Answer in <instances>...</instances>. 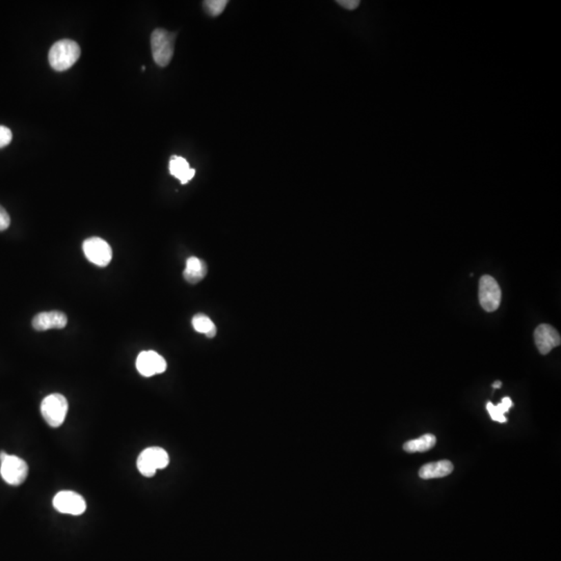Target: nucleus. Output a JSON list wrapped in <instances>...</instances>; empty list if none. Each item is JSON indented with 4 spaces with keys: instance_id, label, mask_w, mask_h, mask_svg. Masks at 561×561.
Here are the masks:
<instances>
[{
    "instance_id": "22",
    "label": "nucleus",
    "mask_w": 561,
    "mask_h": 561,
    "mask_svg": "<svg viewBox=\"0 0 561 561\" xmlns=\"http://www.w3.org/2000/svg\"><path fill=\"white\" fill-rule=\"evenodd\" d=\"M501 386H502V383L499 382V380H497V382H495L494 384H493V388L494 389L500 388Z\"/></svg>"
},
{
    "instance_id": "1",
    "label": "nucleus",
    "mask_w": 561,
    "mask_h": 561,
    "mask_svg": "<svg viewBox=\"0 0 561 561\" xmlns=\"http://www.w3.org/2000/svg\"><path fill=\"white\" fill-rule=\"evenodd\" d=\"M80 45L71 40H61L55 43L49 51L48 59L55 71L70 69L80 57Z\"/></svg>"
},
{
    "instance_id": "10",
    "label": "nucleus",
    "mask_w": 561,
    "mask_h": 561,
    "mask_svg": "<svg viewBox=\"0 0 561 561\" xmlns=\"http://www.w3.org/2000/svg\"><path fill=\"white\" fill-rule=\"evenodd\" d=\"M534 341L542 355H548L561 343L560 335L550 324H542L534 331Z\"/></svg>"
},
{
    "instance_id": "20",
    "label": "nucleus",
    "mask_w": 561,
    "mask_h": 561,
    "mask_svg": "<svg viewBox=\"0 0 561 561\" xmlns=\"http://www.w3.org/2000/svg\"><path fill=\"white\" fill-rule=\"evenodd\" d=\"M10 223H11V219H10L9 213L3 206H0V231L7 230L10 227Z\"/></svg>"
},
{
    "instance_id": "21",
    "label": "nucleus",
    "mask_w": 561,
    "mask_h": 561,
    "mask_svg": "<svg viewBox=\"0 0 561 561\" xmlns=\"http://www.w3.org/2000/svg\"><path fill=\"white\" fill-rule=\"evenodd\" d=\"M337 3H338L340 7L344 8V9L353 11V10L359 7L360 1L359 0H339V1H337Z\"/></svg>"
},
{
    "instance_id": "13",
    "label": "nucleus",
    "mask_w": 561,
    "mask_h": 561,
    "mask_svg": "<svg viewBox=\"0 0 561 561\" xmlns=\"http://www.w3.org/2000/svg\"><path fill=\"white\" fill-rule=\"evenodd\" d=\"M169 173L180 180L181 184H186L194 178L196 169H190V163L181 156H173L169 160Z\"/></svg>"
},
{
    "instance_id": "6",
    "label": "nucleus",
    "mask_w": 561,
    "mask_h": 561,
    "mask_svg": "<svg viewBox=\"0 0 561 561\" xmlns=\"http://www.w3.org/2000/svg\"><path fill=\"white\" fill-rule=\"evenodd\" d=\"M82 250L86 259L99 267L107 266L113 259L111 246L100 237H91L84 240Z\"/></svg>"
},
{
    "instance_id": "8",
    "label": "nucleus",
    "mask_w": 561,
    "mask_h": 561,
    "mask_svg": "<svg viewBox=\"0 0 561 561\" xmlns=\"http://www.w3.org/2000/svg\"><path fill=\"white\" fill-rule=\"evenodd\" d=\"M53 506L59 513L65 515H80L86 511V503L84 497L72 490H62L53 498Z\"/></svg>"
},
{
    "instance_id": "18",
    "label": "nucleus",
    "mask_w": 561,
    "mask_h": 561,
    "mask_svg": "<svg viewBox=\"0 0 561 561\" xmlns=\"http://www.w3.org/2000/svg\"><path fill=\"white\" fill-rule=\"evenodd\" d=\"M228 3H229L228 0H207L203 5L209 15L217 17L225 11Z\"/></svg>"
},
{
    "instance_id": "9",
    "label": "nucleus",
    "mask_w": 561,
    "mask_h": 561,
    "mask_svg": "<svg viewBox=\"0 0 561 561\" xmlns=\"http://www.w3.org/2000/svg\"><path fill=\"white\" fill-rule=\"evenodd\" d=\"M136 369L142 376L150 378L163 374L167 370V362L155 351H142L136 359Z\"/></svg>"
},
{
    "instance_id": "16",
    "label": "nucleus",
    "mask_w": 561,
    "mask_h": 561,
    "mask_svg": "<svg viewBox=\"0 0 561 561\" xmlns=\"http://www.w3.org/2000/svg\"><path fill=\"white\" fill-rule=\"evenodd\" d=\"M192 327L196 332L206 335L208 338H214L217 335V327L205 314L199 313L194 315L192 318Z\"/></svg>"
},
{
    "instance_id": "2",
    "label": "nucleus",
    "mask_w": 561,
    "mask_h": 561,
    "mask_svg": "<svg viewBox=\"0 0 561 561\" xmlns=\"http://www.w3.org/2000/svg\"><path fill=\"white\" fill-rule=\"evenodd\" d=\"M175 34L163 28H157L151 35L153 59L159 67H167L174 55Z\"/></svg>"
},
{
    "instance_id": "19",
    "label": "nucleus",
    "mask_w": 561,
    "mask_h": 561,
    "mask_svg": "<svg viewBox=\"0 0 561 561\" xmlns=\"http://www.w3.org/2000/svg\"><path fill=\"white\" fill-rule=\"evenodd\" d=\"M13 134L6 126H0V148L8 146L12 142Z\"/></svg>"
},
{
    "instance_id": "7",
    "label": "nucleus",
    "mask_w": 561,
    "mask_h": 561,
    "mask_svg": "<svg viewBox=\"0 0 561 561\" xmlns=\"http://www.w3.org/2000/svg\"><path fill=\"white\" fill-rule=\"evenodd\" d=\"M479 303L486 312H494L501 303V289L494 277L484 275L479 281Z\"/></svg>"
},
{
    "instance_id": "4",
    "label": "nucleus",
    "mask_w": 561,
    "mask_h": 561,
    "mask_svg": "<svg viewBox=\"0 0 561 561\" xmlns=\"http://www.w3.org/2000/svg\"><path fill=\"white\" fill-rule=\"evenodd\" d=\"M68 409L67 399L62 394L48 395L41 405L43 418L51 427H59L65 422Z\"/></svg>"
},
{
    "instance_id": "5",
    "label": "nucleus",
    "mask_w": 561,
    "mask_h": 561,
    "mask_svg": "<svg viewBox=\"0 0 561 561\" xmlns=\"http://www.w3.org/2000/svg\"><path fill=\"white\" fill-rule=\"evenodd\" d=\"M169 463V454L160 447L145 449L138 459V469L142 475L152 477L157 470L165 469Z\"/></svg>"
},
{
    "instance_id": "3",
    "label": "nucleus",
    "mask_w": 561,
    "mask_h": 561,
    "mask_svg": "<svg viewBox=\"0 0 561 561\" xmlns=\"http://www.w3.org/2000/svg\"><path fill=\"white\" fill-rule=\"evenodd\" d=\"M0 474L3 479L11 486H20L28 475V466L26 461L6 452L0 453Z\"/></svg>"
},
{
    "instance_id": "17",
    "label": "nucleus",
    "mask_w": 561,
    "mask_h": 561,
    "mask_svg": "<svg viewBox=\"0 0 561 561\" xmlns=\"http://www.w3.org/2000/svg\"><path fill=\"white\" fill-rule=\"evenodd\" d=\"M513 407V403L509 397H504L502 399V403L499 405H494L492 403H488L486 409L490 413V418L494 421L500 422V423H505L507 421L506 417L504 414L509 411V409Z\"/></svg>"
},
{
    "instance_id": "14",
    "label": "nucleus",
    "mask_w": 561,
    "mask_h": 561,
    "mask_svg": "<svg viewBox=\"0 0 561 561\" xmlns=\"http://www.w3.org/2000/svg\"><path fill=\"white\" fill-rule=\"evenodd\" d=\"M453 468L454 467H453L452 463L449 461L426 463L420 469L419 476L422 479L445 477L452 473Z\"/></svg>"
},
{
    "instance_id": "15",
    "label": "nucleus",
    "mask_w": 561,
    "mask_h": 561,
    "mask_svg": "<svg viewBox=\"0 0 561 561\" xmlns=\"http://www.w3.org/2000/svg\"><path fill=\"white\" fill-rule=\"evenodd\" d=\"M436 443V436L432 434H426L415 440L407 441L403 445V450L407 452H425L434 448Z\"/></svg>"
},
{
    "instance_id": "11",
    "label": "nucleus",
    "mask_w": 561,
    "mask_h": 561,
    "mask_svg": "<svg viewBox=\"0 0 561 561\" xmlns=\"http://www.w3.org/2000/svg\"><path fill=\"white\" fill-rule=\"evenodd\" d=\"M68 324V318L63 312H42L35 316L33 328L36 331H48L51 329H64Z\"/></svg>"
},
{
    "instance_id": "12",
    "label": "nucleus",
    "mask_w": 561,
    "mask_h": 561,
    "mask_svg": "<svg viewBox=\"0 0 561 561\" xmlns=\"http://www.w3.org/2000/svg\"><path fill=\"white\" fill-rule=\"evenodd\" d=\"M207 275V265L204 261L196 257H190L186 261V267L183 271V277L186 282L190 284H196L201 282Z\"/></svg>"
}]
</instances>
